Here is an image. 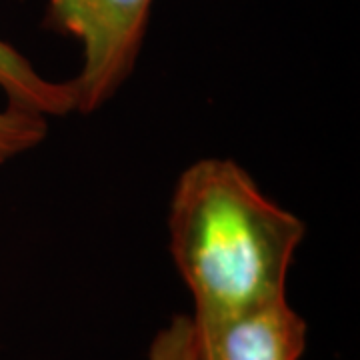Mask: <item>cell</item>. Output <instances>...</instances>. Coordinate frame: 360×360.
<instances>
[{
  "instance_id": "5b68a950",
  "label": "cell",
  "mask_w": 360,
  "mask_h": 360,
  "mask_svg": "<svg viewBox=\"0 0 360 360\" xmlns=\"http://www.w3.org/2000/svg\"><path fill=\"white\" fill-rule=\"evenodd\" d=\"M49 118L14 104L0 108V167L37 148L46 139Z\"/></svg>"
},
{
  "instance_id": "277c9868",
  "label": "cell",
  "mask_w": 360,
  "mask_h": 360,
  "mask_svg": "<svg viewBox=\"0 0 360 360\" xmlns=\"http://www.w3.org/2000/svg\"><path fill=\"white\" fill-rule=\"evenodd\" d=\"M0 90L8 104L46 116H65L77 110L70 80L54 82L40 75L20 52L0 39Z\"/></svg>"
},
{
  "instance_id": "6da1fadb",
  "label": "cell",
  "mask_w": 360,
  "mask_h": 360,
  "mask_svg": "<svg viewBox=\"0 0 360 360\" xmlns=\"http://www.w3.org/2000/svg\"><path fill=\"white\" fill-rule=\"evenodd\" d=\"M168 232L174 266L193 295V319L217 321L286 296L307 224L234 160L202 158L179 176Z\"/></svg>"
},
{
  "instance_id": "8992f818",
  "label": "cell",
  "mask_w": 360,
  "mask_h": 360,
  "mask_svg": "<svg viewBox=\"0 0 360 360\" xmlns=\"http://www.w3.org/2000/svg\"><path fill=\"white\" fill-rule=\"evenodd\" d=\"M148 360H198L193 316L174 314L153 338Z\"/></svg>"
},
{
  "instance_id": "7a4b0ae2",
  "label": "cell",
  "mask_w": 360,
  "mask_h": 360,
  "mask_svg": "<svg viewBox=\"0 0 360 360\" xmlns=\"http://www.w3.org/2000/svg\"><path fill=\"white\" fill-rule=\"evenodd\" d=\"M155 0H46L44 26L77 40L82 65L70 84L77 112L103 108L134 72Z\"/></svg>"
},
{
  "instance_id": "3957f363",
  "label": "cell",
  "mask_w": 360,
  "mask_h": 360,
  "mask_svg": "<svg viewBox=\"0 0 360 360\" xmlns=\"http://www.w3.org/2000/svg\"><path fill=\"white\" fill-rule=\"evenodd\" d=\"M198 360H300L307 321L286 296L217 321H194Z\"/></svg>"
}]
</instances>
